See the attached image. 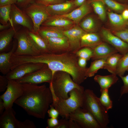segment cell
Returning <instances> with one entry per match:
<instances>
[{"label": "cell", "instance_id": "1", "mask_svg": "<svg viewBox=\"0 0 128 128\" xmlns=\"http://www.w3.org/2000/svg\"><path fill=\"white\" fill-rule=\"evenodd\" d=\"M22 95L14 103L22 108L29 115L44 119L53 99L50 88L45 84L38 86L22 83Z\"/></svg>", "mask_w": 128, "mask_h": 128}, {"label": "cell", "instance_id": "2", "mask_svg": "<svg viewBox=\"0 0 128 128\" xmlns=\"http://www.w3.org/2000/svg\"><path fill=\"white\" fill-rule=\"evenodd\" d=\"M79 57L76 53L69 51L55 54L43 53L40 55V63L46 64L52 71H62L69 73L73 81L80 85L87 78L86 71L87 68H82L78 64Z\"/></svg>", "mask_w": 128, "mask_h": 128}, {"label": "cell", "instance_id": "3", "mask_svg": "<svg viewBox=\"0 0 128 128\" xmlns=\"http://www.w3.org/2000/svg\"><path fill=\"white\" fill-rule=\"evenodd\" d=\"M50 90L53 96L52 105L63 118L69 119L70 113L78 108L82 107L84 90L73 89L69 92V97L66 99L58 98Z\"/></svg>", "mask_w": 128, "mask_h": 128}, {"label": "cell", "instance_id": "4", "mask_svg": "<svg viewBox=\"0 0 128 128\" xmlns=\"http://www.w3.org/2000/svg\"><path fill=\"white\" fill-rule=\"evenodd\" d=\"M81 108L91 113L102 128L107 127L110 122L108 111L101 105L99 98L92 90L89 89L84 90Z\"/></svg>", "mask_w": 128, "mask_h": 128}, {"label": "cell", "instance_id": "5", "mask_svg": "<svg viewBox=\"0 0 128 128\" xmlns=\"http://www.w3.org/2000/svg\"><path fill=\"white\" fill-rule=\"evenodd\" d=\"M70 76L67 72L62 71H56L53 74L49 87L58 98H68L69 92L75 88L84 90L83 87L76 83Z\"/></svg>", "mask_w": 128, "mask_h": 128}, {"label": "cell", "instance_id": "6", "mask_svg": "<svg viewBox=\"0 0 128 128\" xmlns=\"http://www.w3.org/2000/svg\"><path fill=\"white\" fill-rule=\"evenodd\" d=\"M14 38L17 41V48L14 54L17 55H36L40 54L37 49L29 37L27 30L18 31Z\"/></svg>", "mask_w": 128, "mask_h": 128}, {"label": "cell", "instance_id": "7", "mask_svg": "<svg viewBox=\"0 0 128 128\" xmlns=\"http://www.w3.org/2000/svg\"><path fill=\"white\" fill-rule=\"evenodd\" d=\"M46 6L35 2L23 9L32 20L35 32H38L42 23L50 16Z\"/></svg>", "mask_w": 128, "mask_h": 128}, {"label": "cell", "instance_id": "8", "mask_svg": "<svg viewBox=\"0 0 128 128\" xmlns=\"http://www.w3.org/2000/svg\"><path fill=\"white\" fill-rule=\"evenodd\" d=\"M69 119L75 121L80 128H102L94 117L81 107L70 113Z\"/></svg>", "mask_w": 128, "mask_h": 128}, {"label": "cell", "instance_id": "9", "mask_svg": "<svg viewBox=\"0 0 128 128\" xmlns=\"http://www.w3.org/2000/svg\"><path fill=\"white\" fill-rule=\"evenodd\" d=\"M23 92L22 83L15 80L8 79L5 91L0 96L4 102L5 110L12 107L13 103L22 95Z\"/></svg>", "mask_w": 128, "mask_h": 128}, {"label": "cell", "instance_id": "10", "mask_svg": "<svg viewBox=\"0 0 128 128\" xmlns=\"http://www.w3.org/2000/svg\"><path fill=\"white\" fill-rule=\"evenodd\" d=\"M53 74L46 65L43 68L27 74L16 80L21 83L37 84L44 82H51Z\"/></svg>", "mask_w": 128, "mask_h": 128}, {"label": "cell", "instance_id": "11", "mask_svg": "<svg viewBox=\"0 0 128 128\" xmlns=\"http://www.w3.org/2000/svg\"><path fill=\"white\" fill-rule=\"evenodd\" d=\"M46 65L41 63H27L22 64L11 70L6 76L8 79L16 80L43 68Z\"/></svg>", "mask_w": 128, "mask_h": 128}, {"label": "cell", "instance_id": "12", "mask_svg": "<svg viewBox=\"0 0 128 128\" xmlns=\"http://www.w3.org/2000/svg\"><path fill=\"white\" fill-rule=\"evenodd\" d=\"M10 17L14 26L21 25L29 31H33V25L31 19L23 10L15 4L12 5Z\"/></svg>", "mask_w": 128, "mask_h": 128}, {"label": "cell", "instance_id": "13", "mask_svg": "<svg viewBox=\"0 0 128 128\" xmlns=\"http://www.w3.org/2000/svg\"><path fill=\"white\" fill-rule=\"evenodd\" d=\"M87 33L78 24H76L68 30L63 31L64 36L68 39L69 46V52L76 53L81 49V37Z\"/></svg>", "mask_w": 128, "mask_h": 128}, {"label": "cell", "instance_id": "14", "mask_svg": "<svg viewBox=\"0 0 128 128\" xmlns=\"http://www.w3.org/2000/svg\"><path fill=\"white\" fill-rule=\"evenodd\" d=\"M100 36L102 39L110 44L118 52L123 55L128 53V43L105 29L101 30Z\"/></svg>", "mask_w": 128, "mask_h": 128}, {"label": "cell", "instance_id": "15", "mask_svg": "<svg viewBox=\"0 0 128 128\" xmlns=\"http://www.w3.org/2000/svg\"><path fill=\"white\" fill-rule=\"evenodd\" d=\"M44 39L51 53L59 54L69 51V45L66 37H50Z\"/></svg>", "mask_w": 128, "mask_h": 128}, {"label": "cell", "instance_id": "16", "mask_svg": "<svg viewBox=\"0 0 128 128\" xmlns=\"http://www.w3.org/2000/svg\"><path fill=\"white\" fill-rule=\"evenodd\" d=\"M76 24L72 20L62 16H49L41 25L53 26L63 31L68 30Z\"/></svg>", "mask_w": 128, "mask_h": 128}, {"label": "cell", "instance_id": "17", "mask_svg": "<svg viewBox=\"0 0 128 128\" xmlns=\"http://www.w3.org/2000/svg\"><path fill=\"white\" fill-rule=\"evenodd\" d=\"M77 8L74 3V0H67L62 3L46 6L47 11L50 16L65 15Z\"/></svg>", "mask_w": 128, "mask_h": 128}, {"label": "cell", "instance_id": "18", "mask_svg": "<svg viewBox=\"0 0 128 128\" xmlns=\"http://www.w3.org/2000/svg\"><path fill=\"white\" fill-rule=\"evenodd\" d=\"M91 6L89 1H86L80 6L70 13L62 16L67 18L78 25L81 20L92 11Z\"/></svg>", "mask_w": 128, "mask_h": 128}, {"label": "cell", "instance_id": "19", "mask_svg": "<svg viewBox=\"0 0 128 128\" xmlns=\"http://www.w3.org/2000/svg\"><path fill=\"white\" fill-rule=\"evenodd\" d=\"M92 49L93 55L91 59L93 60L106 59L111 55L118 52V50L113 46L103 42Z\"/></svg>", "mask_w": 128, "mask_h": 128}, {"label": "cell", "instance_id": "20", "mask_svg": "<svg viewBox=\"0 0 128 128\" xmlns=\"http://www.w3.org/2000/svg\"><path fill=\"white\" fill-rule=\"evenodd\" d=\"M12 107L5 109L0 117V128H18L19 121Z\"/></svg>", "mask_w": 128, "mask_h": 128}, {"label": "cell", "instance_id": "21", "mask_svg": "<svg viewBox=\"0 0 128 128\" xmlns=\"http://www.w3.org/2000/svg\"><path fill=\"white\" fill-rule=\"evenodd\" d=\"M17 41L14 42L11 49L8 52L0 53V72L6 75L11 70L10 59L17 48Z\"/></svg>", "mask_w": 128, "mask_h": 128}, {"label": "cell", "instance_id": "22", "mask_svg": "<svg viewBox=\"0 0 128 128\" xmlns=\"http://www.w3.org/2000/svg\"><path fill=\"white\" fill-rule=\"evenodd\" d=\"M16 26L0 32V53L6 52L17 31Z\"/></svg>", "mask_w": 128, "mask_h": 128}, {"label": "cell", "instance_id": "23", "mask_svg": "<svg viewBox=\"0 0 128 128\" xmlns=\"http://www.w3.org/2000/svg\"><path fill=\"white\" fill-rule=\"evenodd\" d=\"M27 33L34 45L40 54L51 53L45 40L38 32L27 30Z\"/></svg>", "mask_w": 128, "mask_h": 128}, {"label": "cell", "instance_id": "24", "mask_svg": "<svg viewBox=\"0 0 128 128\" xmlns=\"http://www.w3.org/2000/svg\"><path fill=\"white\" fill-rule=\"evenodd\" d=\"M102 42L100 36L97 34L95 32L87 33L81 37V48L88 47L92 49Z\"/></svg>", "mask_w": 128, "mask_h": 128}, {"label": "cell", "instance_id": "25", "mask_svg": "<svg viewBox=\"0 0 128 128\" xmlns=\"http://www.w3.org/2000/svg\"><path fill=\"white\" fill-rule=\"evenodd\" d=\"M63 31L54 26L41 25L38 32L44 39L50 37H66L64 34Z\"/></svg>", "mask_w": 128, "mask_h": 128}, {"label": "cell", "instance_id": "26", "mask_svg": "<svg viewBox=\"0 0 128 128\" xmlns=\"http://www.w3.org/2000/svg\"><path fill=\"white\" fill-rule=\"evenodd\" d=\"M117 75L115 74L101 76L96 75L94 77V80L99 84L100 88V91L109 88L113 85L116 83L118 80Z\"/></svg>", "mask_w": 128, "mask_h": 128}, {"label": "cell", "instance_id": "27", "mask_svg": "<svg viewBox=\"0 0 128 128\" xmlns=\"http://www.w3.org/2000/svg\"><path fill=\"white\" fill-rule=\"evenodd\" d=\"M78 25L87 33L95 32L97 26L96 20L91 15L85 17L80 21Z\"/></svg>", "mask_w": 128, "mask_h": 128}, {"label": "cell", "instance_id": "28", "mask_svg": "<svg viewBox=\"0 0 128 128\" xmlns=\"http://www.w3.org/2000/svg\"><path fill=\"white\" fill-rule=\"evenodd\" d=\"M123 55L117 53L110 56L106 59L103 69H106L112 74H116L118 61Z\"/></svg>", "mask_w": 128, "mask_h": 128}, {"label": "cell", "instance_id": "29", "mask_svg": "<svg viewBox=\"0 0 128 128\" xmlns=\"http://www.w3.org/2000/svg\"><path fill=\"white\" fill-rule=\"evenodd\" d=\"M107 14L110 22L112 25L121 29L125 28L127 26V20L124 19L121 14L110 12H108Z\"/></svg>", "mask_w": 128, "mask_h": 128}, {"label": "cell", "instance_id": "30", "mask_svg": "<svg viewBox=\"0 0 128 128\" xmlns=\"http://www.w3.org/2000/svg\"><path fill=\"white\" fill-rule=\"evenodd\" d=\"M106 59H96L92 62L90 67L87 68L86 71V76L87 78L93 76L99 70L103 69Z\"/></svg>", "mask_w": 128, "mask_h": 128}, {"label": "cell", "instance_id": "31", "mask_svg": "<svg viewBox=\"0 0 128 128\" xmlns=\"http://www.w3.org/2000/svg\"><path fill=\"white\" fill-rule=\"evenodd\" d=\"M11 5L9 4L0 6V23L4 25L6 24L9 22L11 26H14L10 17Z\"/></svg>", "mask_w": 128, "mask_h": 128}, {"label": "cell", "instance_id": "32", "mask_svg": "<svg viewBox=\"0 0 128 128\" xmlns=\"http://www.w3.org/2000/svg\"><path fill=\"white\" fill-rule=\"evenodd\" d=\"M94 11L102 21L106 18V13L104 3L100 0L89 1Z\"/></svg>", "mask_w": 128, "mask_h": 128}, {"label": "cell", "instance_id": "33", "mask_svg": "<svg viewBox=\"0 0 128 128\" xmlns=\"http://www.w3.org/2000/svg\"><path fill=\"white\" fill-rule=\"evenodd\" d=\"M128 71V53L123 55L119 59L117 65L116 75L119 76H124Z\"/></svg>", "mask_w": 128, "mask_h": 128}, {"label": "cell", "instance_id": "34", "mask_svg": "<svg viewBox=\"0 0 128 128\" xmlns=\"http://www.w3.org/2000/svg\"><path fill=\"white\" fill-rule=\"evenodd\" d=\"M101 95L99 98V101L107 111L112 108L113 103L108 93V90L106 89L100 91Z\"/></svg>", "mask_w": 128, "mask_h": 128}, {"label": "cell", "instance_id": "35", "mask_svg": "<svg viewBox=\"0 0 128 128\" xmlns=\"http://www.w3.org/2000/svg\"><path fill=\"white\" fill-rule=\"evenodd\" d=\"M110 9L116 11L123 12L126 9L124 5L113 0H100Z\"/></svg>", "mask_w": 128, "mask_h": 128}, {"label": "cell", "instance_id": "36", "mask_svg": "<svg viewBox=\"0 0 128 128\" xmlns=\"http://www.w3.org/2000/svg\"><path fill=\"white\" fill-rule=\"evenodd\" d=\"M76 54L79 57H81L86 59L87 61L91 58L93 55L92 49L88 47H84L81 49Z\"/></svg>", "mask_w": 128, "mask_h": 128}, {"label": "cell", "instance_id": "37", "mask_svg": "<svg viewBox=\"0 0 128 128\" xmlns=\"http://www.w3.org/2000/svg\"><path fill=\"white\" fill-rule=\"evenodd\" d=\"M113 34L128 43V28L114 31Z\"/></svg>", "mask_w": 128, "mask_h": 128}, {"label": "cell", "instance_id": "38", "mask_svg": "<svg viewBox=\"0 0 128 128\" xmlns=\"http://www.w3.org/2000/svg\"><path fill=\"white\" fill-rule=\"evenodd\" d=\"M120 77L123 83V85L121 87L120 90V97H121L124 94L128 93V74L125 76H120Z\"/></svg>", "mask_w": 128, "mask_h": 128}, {"label": "cell", "instance_id": "39", "mask_svg": "<svg viewBox=\"0 0 128 128\" xmlns=\"http://www.w3.org/2000/svg\"><path fill=\"white\" fill-rule=\"evenodd\" d=\"M67 0H36L35 2L46 6L62 3Z\"/></svg>", "mask_w": 128, "mask_h": 128}, {"label": "cell", "instance_id": "40", "mask_svg": "<svg viewBox=\"0 0 128 128\" xmlns=\"http://www.w3.org/2000/svg\"><path fill=\"white\" fill-rule=\"evenodd\" d=\"M36 126L33 122L28 119L23 121H19L18 128H36Z\"/></svg>", "mask_w": 128, "mask_h": 128}, {"label": "cell", "instance_id": "41", "mask_svg": "<svg viewBox=\"0 0 128 128\" xmlns=\"http://www.w3.org/2000/svg\"><path fill=\"white\" fill-rule=\"evenodd\" d=\"M36 0H18L16 5L20 8L23 10L35 2Z\"/></svg>", "mask_w": 128, "mask_h": 128}, {"label": "cell", "instance_id": "42", "mask_svg": "<svg viewBox=\"0 0 128 128\" xmlns=\"http://www.w3.org/2000/svg\"><path fill=\"white\" fill-rule=\"evenodd\" d=\"M8 79L6 75H0V92L5 91L6 89L8 84Z\"/></svg>", "mask_w": 128, "mask_h": 128}, {"label": "cell", "instance_id": "43", "mask_svg": "<svg viewBox=\"0 0 128 128\" xmlns=\"http://www.w3.org/2000/svg\"><path fill=\"white\" fill-rule=\"evenodd\" d=\"M50 109L47 111L49 116L50 118H57L59 115L58 111L52 105H50Z\"/></svg>", "mask_w": 128, "mask_h": 128}, {"label": "cell", "instance_id": "44", "mask_svg": "<svg viewBox=\"0 0 128 128\" xmlns=\"http://www.w3.org/2000/svg\"><path fill=\"white\" fill-rule=\"evenodd\" d=\"M47 123L46 128H55L58 124L59 120L57 118H50L47 119Z\"/></svg>", "mask_w": 128, "mask_h": 128}, {"label": "cell", "instance_id": "45", "mask_svg": "<svg viewBox=\"0 0 128 128\" xmlns=\"http://www.w3.org/2000/svg\"><path fill=\"white\" fill-rule=\"evenodd\" d=\"M68 119L64 118L59 120V124L55 128H68Z\"/></svg>", "mask_w": 128, "mask_h": 128}, {"label": "cell", "instance_id": "46", "mask_svg": "<svg viewBox=\"0 0 128 128\" xmlns=\"http://www.w3.org/2000/svg\"><path fill=\"white\" fill-rule=\"evenodd\" d=\"M18 0H0V6L16 4Z\"/></svg>", "mask_w": 128, "mask_h": 128}, {"label": "cell", "instance_id": "47", "mask_svg": "<svg viewBox=\"0 0 128 128\" xmlns=\"http://www.w3.org/2000/svg\"><path fill=\"white\" fill-rule=\"evenodd\" d=\"M87 60L85 59L79 57L78 60V64L79 66L82 68H85L87 65Z\"/></svg>", "mask_w": 128, "mask_h": 128}, {"label": "cell", "instance_id": "48", "mask_svg": "<svg viewBox=\"0 0 128 128\" xmlns=\"http://www.w3.org/2000/svg\"><path fill=\"white\" fill-rule=\"evenodd\" d=\"M68 128H80V127L75 121L69 119Z\"/></svg>", "mask_w": 128, "mask_h": 128}, {"label": "cell", "instance_id": "49", "mask_svg": "<svg viewBox=\"0 0 128 128\" xmlns=\"http://www.w3.org/2000/svg\"><path fill=\"white\" fill-rule=\"evenodd\" d=\"M11 26V24L9 22L8 24L5 25L0 23V31H1L6 29L9 28Z\"/></svg>", "mask_w": 128, "mask_h": 128}, {"label": "cell", "instance_id": "50", "mask_svg": "<svg viewBox=\"0 0 128 128\" xmlns=\"http://www.w3.org/2000/svg\"><path fill=\"white\" fill-rule=\"evenodd\" d=\"M5 107L4 102L2 99L0 98V114L1 115L3 112Z\"/></svg>", "mask_w": 128, "mask_h": 128}, {"label": "cell", "instance_id": "51", "mask_svg": "<svg viewBox=\"0 0 128 128\" xmlns=\"http://www.w3.org/2000/svg\"><path fill=\"white\" fill-rule=\"evenodd\" d=\"M122 15L125 20H128V9H125L122 12Z\"/></svg>", "mask_w": 128, "mask_h": 128}, {"label": "cell", "instance_id": "52", "mask_svg": "<svg viewBox=\"0 0 128 128\" xmlns=\"http://www.w3.org/2000/svg\"><path fill=\"white\" fill-rule=\"evenodd\" d=\"M86 0H74V2L77 7H78L81 5Z\"/></svg>", "mask_w": 128, "mask_h": 128}, {"label": "cell", "instance_id": "53", "mask_svg": "<svg viewBox=\"0 0 128 128\" xmlns=\"http://www.w3.org/2000/svg\"><path fill=\"white\" fill-rule=\"evenodd\" d=\"M127 26H128V20H127Z\"/></svg>", "mask_w": 128, "mask_h": 128}, {"label": "cell", "instance_id": "54", "mask_svg": "<svg viewBox=\"0 0 128 128\" xmlns=\"http://www.w3.org/2000/svg\"></svg>", "mask_w": 128, "mask_h": 128}]
</instances>
